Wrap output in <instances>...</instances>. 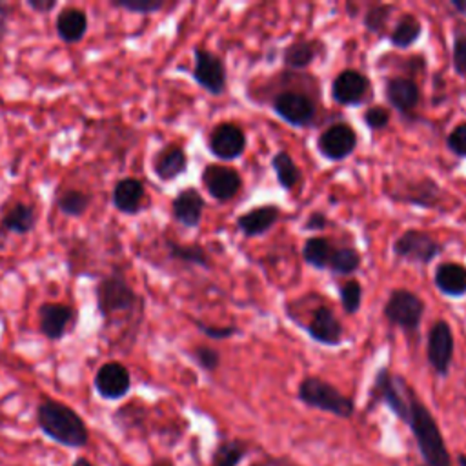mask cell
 <instances>
[{
    "label": "cell",
    "mask_w": 466,
    "mask_h": 466,
    "mask_svg": "<svg viewBox=\"0 0 466 466\" xmlns=\"http://www.w3.org/2000/svg\"><path fill=\"white\" fill-rule=\"evenodd\" d=\"M457 462H459V466H466V455H464V453H459Z\"/></svg>",
    "instance_id": "681fc988"
},
{
    "label": "cell",
    "mask_w": 466,
    "mask_h": 466,
    "mask_svg": "<svg viewBox=\"0 0 466 466\" xmlns=\"http://www.w3.org/2000/svg\"><path fill=\"white\" fill-rule=\"evenodd\" d=\"M437 288L450 297L466 293V268L459 262H444L435 271Z\"/></svg>",
    "instance_id": "d4e9b609"
},
{
    "label": "cell",
    "mask_w": 466,
    "mask_h": 466,
    "mask_svg": "<svg viewBox=\"0 0 466 466\" xmlns=\"http://www.w3.org/2000/svg\"><path fill=\"white\" fill-rule=\"evenodd\" d=\"M391 11H393V5H384V4L371 7L364 16V25L368 27V31L380 35Z\"/></svg>",
    "instance_id": "8d00e7d4"
},
{
    "label": "cell",
    "mask_w": 466,
    "mask_h": 466,
    "mask_svg": "<svg viewBox=\"0 0 466 466\" xmlns=\"http://www.w3.org/2000/svg\"><path fill=\"white\" fill-rule=\"evenodd\" d=\"M202 211H204V198L197 187H184L171 200L173 218L186 228H197L200 224Z\"/></svg>",
    "instance_id": "ffe728a7"
},
{
    "label": "cell",
    "mask_w": 466,
    "mask_h": 466,
    "mask_svg": "<svg viewBox=\"0 0 466 466\" xmlns=\"http://www.w3.org/2000/svg\"><path fill=\"white\" fill-rule=\"evenodd\" d=\"M297 397L309 408L333 413L342 419H350L355 411V404L350 397L342 395L333 384L319 379V377H306L297 390Z\"/></svg>",
    "instance_id": "277c9868"
},
{
    "label": "cell",
    "mask_w": 466,
    "mask_h": 466,
    "mask_svg": "<svg viewBox=\"0 0 466 466\" xmlns=\"http://www.w3.org/2000/svg\"><path fill=\"white\" fill-rule=\"evenodd\" d=\"M193 322H195V326H197L206 337H209V339H228V337H231V335L237 333V328H235V326L215 328V326H206V324H202L200 320H193Z\"/></svg>",
    "instance_id": "7bdbcfd3"
},
{
    "label": "cell",
    "mask_w": 466,
    "mask_h": 466,
    "mask_svg": "<svg viewBox=\"0 0 466 466\" xmlns=\"http://www.w3.org/2000/svg\"><path fill=\"white\" fill-rule=\"evenodd\" d=\"M260 466H300V464H297L289 457H269Z\"/></svg>",
    "instance_id": "bcb514c9"
},
{
    "label": "cell",
    "mask_w": 466,
    "mask_h": 466,
    "mask_svg": "<svg viewBox=\"0 0 466 466\" xmlns=\"http://www.w3.org/2000/svg\"><path fill=\"white\" fill-rule=\"evenodd\" d=\"M422 313L424 302L408 289H393L384 304L386 319L406 331H413L419 328Z\"/></svg>",
    "instance_id": "8992f818"
},
{
    "label": "cell",
    "mask_w": 466,
    "mask_h": 466,
    "mask_svg": "<svg viewBox=\"0 0 466 466\" xmlns=\"http://www.w3.org/2000/svg\"><path fill=\"white\" fill-rule=\"evenodd\" d=\"M426 355L430 366L439 375H448L451 357H453V333L446 320H437L428 333V346Z\"/></svg>",
    "instance_id": "8fae6325"
},
{
    "label": "cell",
    "mask_w": 466,
    "mask_h": 466,
    "mask_svg": "<svg viewBox=\"0 0 466 466\" xmlns=\"http://www.w3.org/2000/svg\"><path fill=\"white\" fill-rule=\"evenodd\" d=\"M442 251V246L424 231L408 229L393 244V253L404 260L426 264Z\"/></svg>",
    "instance_id": "30bf717a"
},
{
    "label": "cell",
    "mask_w": 466,
    "mask_h": 466,
    "mask_svg": "<svg viewBox=\"0 0 466 466\" xmlns=\"http://www.w3.org/2000/svg\"><path fill=\"white\" fill-rule=\"evenodd\" d=\"M78 313L73 306L64 302H42L38 306V329L47 340H62L69 329L75 326Z\"/></svg>",
    "instance_id": "52a82bcc"
},
{
    "label": "cell",
    "mask_w": 466,
    "mask_h": 466,
    "mask_svg": "<svg viewBox=\"0 0 466 466\" xmlns=\"http://www.w3.org/2000/svg\"><path fill=\"white\" fill-rule=\"evenodd\" d=\"M113 7L127 11V13H138V15H151L164 7L162 0H113Z\"/></svg>",
    "instance_id": "e575fe53"
},
{
    "label": "cell",
    "mask_w": 466,
    "mask_h": 466,
    "mask_svg": "<svg viewBox=\"0 0 466 466\" xmlns=\"http://www.w3.org/2000/svg\"><path fill=\"white\" fill-rule=\"evenodd\" d=\"M319 151L329 160H342L353 153L357 146V135L348 124L329 126L319 137Z\"/></svg>",
    "instance_id": "2e32d148"
},
{
    "label": "cell",
    "mask_w": 466,
    "mask_h": 466,
    "mask_svg": "<svg viewBox=\"0 0 466 466\" xmlns=\"http://www.w3.org/2000/svg\"><path fill=\"white\" fill-rule=\"evenodd\" d=\"M73 466H93V462L87 461L86 457H78V459L73 462Z\"/></svg>",
    "instance_id": "c3c4849f"
},
{
    "label": "cell",
    "mask_w": 466,
    "mask_h": 466,
    "mask_svg": "<svg viewBox=\"0 0 466 466\" xmlns=\"http://www.w3.org/2000/svg\"><path fill=\"white\" fill-rule=\"evenodd\" d=\"M362 300V288L357 280H350L340 288V302L346 313H357Z\"/></svg>",
    "instance_id": "d590c367"
},
{
    "label": "cell",
    "mask_w": 466,
    "mask_h": 466,
    "mask_svg": "<svg viewBox=\"0 0 466 466\" xmlns=\"http://www.w3.org/2000/svg\"><path fill=\"white\" fill-rule=\"evenodd\" d=\"M317 56V47L309 40H297L284 51V64L291 69L308 67Z\"/></svg>",
    "instance_id": "f546056e"
},
{
    "label": "cell",
    "mask_w": 466,
    "mask_h": 466,
    "mask_svg": "<svg viewBox=\"0 0 466 466\" xmlns=\"http://www.w3.org/2000/svg\"><path fill=\"white\" fill-rule=\"evenodd\" d=\"M249 448L244 441L231 439L220 442L211 457V466H238L242 459L248 455Z\"/></svg>",
    "instance_id": "f1b7e54d"
},
{
    "label": "cell",
    "mask_w": 466,
    "mask_h": 466,
    "mask_svg": "<svg viewBox=\"0 0 466 466\" xmlns=\"http://www.w3.org/2000/svg\"><path fill=\"white\" fill-rule=\"evenodd\" d=\"M202 182L208 193L220 202L233 198L242 186V180L235 169L226 166H217V164H209L204 167Z\"/></svg>",
    "instance_id": "9a60e30c"
},
{
    "label": "cell",
    "mask_w": 466,
    "mask_h": 466,
    "mask_svg": "<svg viewBox=\"0 0 466 466\" xmlns=\"http://www.w3.org/2000/svg\"><path fill=\"white\" fill-rule=\"evenodd\" d=\"M164 244H166L167 255L171 258L180 260V262H187V264H195V266H200L204 269L211 268L209 257H208V253L202 246H198V244H180V242L171 240V238H166Z\"/></svg>",
    "instance_id": "83f0119b"
},
{
    "label": "cell",
    "mask_w": 466,
    "mask_h": 466,
    "mask_svg": "<svg viewBox=\"0 0 466 466\" xmlns=\"http://www.w3.org/2000/svg\"><path fill=\"white\" fill-rule=\"evenodd\" d=\"M91 200L93 198H91L89 193H86L78 187H69V189H64L56 195L55 206L62 215L71 217V218H80L89 209Z\"/></svg>",
    "instance_id": "4316f807"
},
{
    "label": "cell",
    "mask_w": 466,
    "mask_h": 466,
    "mask_svg": "<svg viewBox=\"0 0 466 466\" xmlns=\"http://www.w3.org/2000/svg\"><path fill=\"white\" fill-rule=\"evenodd\" d=\"M271 166L277 173V180L284 189H291L300 180V169L295 166L293 158L286 151H279L271 158Z\"/></svg>",
    "instance_id": "d6a6232c"
},
{
    "label": "cell",
    "mask_w": 466,
    "mask_h": 466,
    "mask_svg": "<svg viewBox=\"0 0 466 466\" xmlns=\"http://www.w3.org/2000/svg\"><path fill=\"white\" fill-rule=\"evenodd\" d=\"M404 422L410 426L426 466H453L435 417L411 388L408 390V417Z\"/></svg>",
    "instance_id": "7a4b0ae2"
},
{
    "label": "cell",
    "mask_w": 466,
    "mask_h": 466,
    "mask_svg": "<svg viewBox=\"0 0 466 466\" xmlns=\"http://www.w3.org/2000/svg\"><path fill=\"white\" fill-rule=\"evenodd\" d=\"M208 147L211 155H215L220 160H233L244 153L246 147V135L244 131L229 122L218 124L213 127L209 135Z\"/></svg>",
    "instance_id": "4fadbf2b"
},
{
    "label": "cell",
    "mask_w": 466,
    "mask_h": 466,
    "mask_svg": "<svg viewBox=\"0 0 466 466\" xmlns=\"http://www.w3.org/2000/svg\"><path fill=\"white\" fill-rule=\"evenodd\" d=\"M408 390L410 386L402 377L391 375L388 368H380L373 380L371 397L373 400L386 404V408L404 422L408 417Z\"/></svg>",
    "instance_id": "5b68a950"
},
{
    "label": "cell",
    "mask_w": 466,
    "mask_h": 466,
    "mask_svg": "<svg viewBox=\"0 0 466 466\" xmlns=\"http://www.w3.org/2000/svg\"><path fill=\"white\" fill-rule=\"evenodd\" d=\"M93 386L102 399L118 400L124 399L131 390V373L122 362L107 360L96 370Z\"/></svg>",
    "instance_id": "9c48e42d"
},
{
    "label": "cell",
    "mask_w": 466,
    "mask_h": 466,
    "mask_svg": "<svg viewBox=\"0 0 466 466\" xmlns=\"http://www.w3.org/2000/svg\"><path fill=\"white\" fill-rule=\"evenodd\" d=\"M25 5H27L31 11L38 13V15H47V13H51V11L56 9L58 2H56V0H25Z\"/></svg>",
    "instance_id": "ee69618b"
},
{
    "label": "cell",
    "mask_w": 466,
    "mask_h": 466,
    "mask_svg": "<svg viewBox=\"0 0 466 466\" xmlns=\"http://www.w3.org/2000/svg\"><path fill=\"white\" fill-rule=\"evenodd\" d=\"M360 266V255L353 248H339L333 249L331 258H329V268L331 271L339 275H350Z\"/></svg>",
    "instance_id": "836d02e7"
},
{
    "label": "cell",
    "mask_w": 466,
    "mask_h": 466,
    "mask_svg": "<svg viewBox=\"0 0 466 466\" xmlns=\"http://www.w3.org/2000/svg\"><path fill=\"white\" fill-rule=\"evenodd\" d=\"M89 29L87 13L80 7L67 5L58 11L55 18V33L66 44H78Z\"/></svg>",
    "instance_id": "d6986e66"
},
{
    "label": "cell",
    "mask_w": 466,
    "mask_h": 466,
    "mask_svg": "<svg viewBox=\"0 0 466 466\" xmlns=\"http://www.w3.org/2000/svg\"><path fill=\"white\" fill-rule=\"evenodd\" d=\"M279 217H280V209L277 206H260L257 209H251L240 215L237 218V226L246 237H255L268 231L277 222Z\"/></svg>",
    "instance_id": "cb8c5ba5"
},
{
    "label": "cell",
    "mask_w": 466,
    "mask_h": 466,
    "mask_svg": "<svg viewBox=\"0 0 466 466\" xmlns=\"http://www.w3.org/2000/svg\"><path fill=\"white\" fill-rule=\"evenodd\" d=\"M370 89V80L355 69H344L337 75L331 86V96L342 106L360 104Z\"/></svg>",
    "instance_id": "e0dca14e"
},
{
    "label": "cell",
    "mask_w": 466,
    "mask_h": 466,
    "mask_svg": "<svg viewBox=\"0 0 466 466\" xmlns=\"http://www.w3.org/2000/svg\"><path fill=\"white\" fill-rule=\"evenodd\" d=\"M193 58L195 66L191 75L195 82L211 95H222L226 89V67L222 60L204 47H195Z\"/></svg>",
    "instance_id": "ba28073f"
},
{
    "label": "cell",
    "mask_w": 466,
    "mask_h": 466,
    "mask_svg": "<svg viewBox=\"0 0 466 466\" xmlns=\"http://www.w3.org/2000/svg\"><path fill=\"white\" fill-rule=\"evenodd\" d=\"M326 224H328V220H326V217H324V213H320V211H315V213H311L309 217H308V222H306V229H313V231H319V229H324L326 228Z\"/></svg>",
    "instance_id": "f6af8a7d"
},
{
    "label": "cell",
    "mask_w": 466,
    "mask_h": 466,
    "mask_svg": "<svg viewBox=\"0 0 466 466\" xmlns=\"http://www.w3.org/2000/svg\"><path fill=\"white\" fill-rule=\"evenodd\" d=\"M364 122L371 129H382L390 122V113L380 106H373L364 113Z\"/></svg>",
    "instance_id": "ab89813d"
},
{
    "label": "cell",
    "mask_w": 466,
    "mask_h": 466,
    "mask_svg": "<svg viewBox=\"0 0 466 466\" xmlns=\"http://www.w3.org/2000/svg\"><path fill=\"white\" fill-rule=\"evenodd\" d=\"M146 187L135 177H124L111 189V204L122 215H137L146 206Z\"/></svg>",
    "instance_id": "5bb4252c"
},
{
    "label": "cell",
    "mask_w": 466,
    "mask_h": 466,
    "mask_svg": "<svg viewBox=\"0 0 466 466\" xmlns=\"http://www.w3.org/2000/svg\"><path fill=\"white\" fill-rule=\"evenodd\" d=\"M40 431L66 448H84L89 442V430L84 419L67 404L55 399H42L36 406Z\"/></svg>",
    "instance_id": "6da1fadb"
},
{
    "label": "cell",
    "mask_w": 466,
    "mask_h": 466,
    "mask_svg": "<svg viewBox=\"0 0 466 466\" xmlns=\"http://www.w3.org/2000/svg\"><path fill=\"white\" fill-rule=\"evenodd\" d=\"M441 197H442L441 187L431 178H422V180H417V182L406 186L404 193H399L393 198L404 200L410 204H417V206H424V208H433L441 202Z\"/></svg>",
    "instance_id": "484cf974"
},
{
    "label": "cell",
    "mask_w": 466,
    "mask_h": 466,
    "mask_svg": "<svg viewBox=\"0 0 466 466\" xmlns=\"http://www.w3.org/2000/svg\"><path fill=\"white\" fill-rule=\"evenodd\" d=\"M95 304L106 328L115 326L118 317L133 315L135 309L142 311V297L118 269L98 279L95 286Z\"/></svg>",
    "instance_id": "3957f363"
},
{
    "label": "cell",
    "mask_w": 466,
    "mask_h": 466,
    "mask_svg": "<svg viewBox=\"0 0 466 466\" xmlns=\"http://www.w3.org/2000/svg\"><path fill=\"white\" fill-rule=\"evenodd\" d=\"M451 5H453L461 15L466 16V0H453Z\"/></svg>",
    "instance_id": "7dc6e473"
},
{
    "label": "cell",
    "mask_w": 466,
    "mask_h": 466,
    "mask_svg": "<svg viewBox=\"0 0 466 466\" xmlns=\"http://www.w3.org/2000/svg\"><path fill=\"white\" fill-rule=\"evenodd\" d=\"M448 147L457 157H466V122L459 124L450 135H448Z\"/></svg>",
    "instance_id": "f35d334b"
},
{
    "label": "cell",
    "mask_w": 466,
    "mask_h": 466,
    "mask_svg": "<svg viewBox=\"0 0 466 466\" xmlns=\"http://www.w3.org/2000/svg\"><path fill=\"white\" fill-rule=\"evenodd\" d=\"M420 466H426V464H420Z\"/></svg>",
    "instance_id": "816d5d0a"
},
{
    "label": "cell",
    "mask_w": 466,
    "mask_h": 466,
    "mask_svg": "<svg viewBox=\"0 0 466 466\" xmlns=\"http://www.w3.org/2000/svg\"><path fill=\"white\" fill-rule=\"evenodd\" d=\"M386 98L400 113H410L419 104L420 91H419V86L413 80L397 76V78L388 80Z\"/></svg>",
    "instance_id": "603a6c76"
},
{
    "label": "cell",
    "mask_w": 466,
    "mask_h": 466,
    "mask_svg": "<svg viewBox=\"0 0 466 466\" xmlns=\"http://www.w3.org/2000/svg\"><path fill=\"white\" fill-rule=\"evenodd\" d=\"M453 69L466 78V36H457L453 44Z\"/></svg>",
    "instance_id": "60d3db41"
},
{
    "label": "cell",
    "mask_w": 466,
    "mask_h": 466,
    "mask_svg": "<svg viewBox=\"0 0 466 466\" xmlns=\"http://www.w3.org/2000/svg\"><path fill=\"white\" fill-rule=\"evenodd\" d=\"M333 248L331 244L322 238V237H311L306 240L304 249H302V257L308 264H311L313 268H328L329 266V258H331Z\"/></svg>",
    "instance_id": "4dcf8cb0"
},
{
    "label": "cell",
    "mask_w": 466,
    "mask_h": 466,
    "mask_svg": "<svg viewBox=\"0 0 466 466\" xmlns=\"http://www.w3.org/2000/svg\"><path fill=\"white\" fill-rule=\"evenodd\" d=\"M275 113L291 126H308L315 118V104L302 93L284 91L273 100Z\"/></svg>",
    "instance_id": "7c38bea8"
},
{
    "label": "cell",
    "mask_w": 466,
    "mask_h": 466,
    "mask_svg": "<svg viewBox=\"0 0 466 466\" xmlns=\"http://www.w3.org/2000/svg\"><path fill=\"white\" fill-rule=\"evenodd\" d=\"M191 357L195 359V362L206 370V371H215L220 364V355L217 350L213 348H208V346H197L193 351H191Z\"/></svg>",
    "instance_id": "74e56055"
},
{
    "label": "cell",
    "mask_w": 466,
    "mask_h": 466,
    "mask_svg": "<svg viewBox=\"0 0 466 466\" xmlns=\"http://www.w3.org/2000/svg\"><path fill=\"white\" fill-rule=\"evenodd\" d=\"M11 18H13V5L7 2H0V53H2L5 38L9 35Z\"/></svg>",
    "instance_id": "b9f144b4"
},
{
    "label": "cell",
    "mask_w": 466,
    "mask_h": 466,
    "mask_svg": "<svg viewBox=\"0 0 466 466\" xmlns=\"http://www.w3.org/2000/svg\"><path fill=\"white\" fill-rule=\"evenodd\" d=\"M36 222H38V217H36L35 206L18 200L2 213L0 229L15 235H29L35 231Z\"/></svg>",
    "instance_id": "7402d4cb"
},
{
    "label": "cell",
    "mask_w": 466,
    "mask_h": 466,
    "mask_svg": "<svg viewBox=\"0 0 466 466\" xmlns=\"http://www.w3.org/2000/svg\"><path fill=\"white\" fill-rule=\"evenodd\" d=\"M306 329L313 340L326 346H337L342 340V326L333 311L326 306H320L313 311Z\"/></svg>",
    "instance_id": "44dd1931"
},
{
    "label": "cell",
    "mask_w": 466,
    "mask_h": 466,
    "mask_svg": "<svg viewBox=\"0 0 466 466\" xmlns=\"http://www.w3.org/2000/svg\"><path fill=\"white\" fill-rule=\"evenodd\" d=\"M420 22L413 15H404L391 31L390 40L395 47H408L420 36Z\"/></svg>",
    "instance_id": "1f68e13d"
},
{
    "label": "cell",
    "mask_w": 466,
    "mask_h": 466,
    "mask_svg": "<svg viewBox=\"0 0 466 466\" xmlns=\"http://www.w3.org/2000/svg\"><path fill=\"white\" fill-rule=\"evenodd\" d=\"M153 466H173L171 462H157V464H153Z\"/></svg>",
    "instance_id": "f907efd6"
},
{
    "label": "cell",
    "mask_w": 466,
    "mask_h": 466,
    "mask_svg": "<svg viewBox=\"0 0 466 466\" xmlns=\"http://www.w3.org/2000/svg\"><path fill=\"white\" fill-rule=\"evenodd\" d=\"M151 169L155 177L162 182L178 178L187 169V155L184 147L178 144H166L155 153L151 160Z\"/></svg>",
    "instance_id": "ac0fdd59"
}]
</instances>
